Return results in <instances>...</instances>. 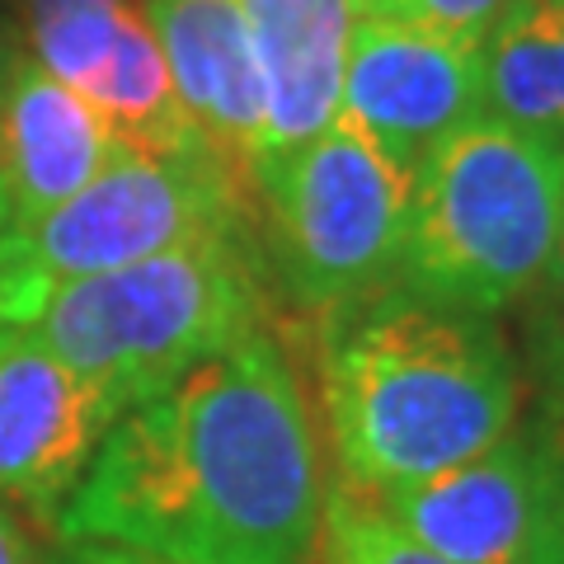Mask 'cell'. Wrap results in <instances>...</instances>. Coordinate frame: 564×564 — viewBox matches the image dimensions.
<instances>
[{
  "label": "cell",
  "instance_id": "obj_21",
  "mask_svg": "<svg viewBox=\"0 0 564 564\" xmlns=\"http://www.w3.org/2000/svg\"><path fill=\"white\" fill-rule=\"evenodd\" d=\"M0 564H39V555H33V545L24 536V527L14 522L6 508H0Z\"/></svg>",
  "mask_w": 564,
  "mask_h": 564
},
{
  "label": "cell",
  "instance_id": "obj_25",
  "mask_svg": "<svg viewBox=\"0 0 564 564\" xmlns=\"http://www.w3.org/2000/svg\"><path fill=\"white\" fill-rule=\"evenodd\" d=\"M10 70V66H6ZM6 70H0V95H6Z\"/></svg>",
  "mask_w": 564,
  "mask_h": 564
},
{
  "label": "cell",
  "instance_id": "obj_20",
  "mask_svg": "<svg viewBox=\"0 0 564 564\" xmlns=\"http://www.w3.org/2000/svg\"><path fill=\"white\" fill-rule=\"evenodd\" d=\"M52 564H180V560H161V555L128 551V545H104V541H66V551Z\"/></svg>",
  "mask_w": 564,
  "mask_h": 564
},
{
  "label": "cell",
  "instance_id": "obj_11",
  "mask_svg": "<svg viewBox=\"0 0 564 564\" xmlns=\"http://www.w3.org/2000/svg\"><path fill=\"white\" fill-rule=\"evenodd\" d=\"M118 137L80 90L20 52L0 95V193L24 226L95 180L113 161Z\"/></svg>",
  "mask_w": 564,
  "mask_h": 564
},
{
  "label": "cell",
  "instance_id": "obj_22",
  "mask_svg": "<svg viewBox=\"0 0 564 564\" xmlns=\"http://www.w3.org/2000/svg\"><path fill=\"white\" fill-rule=\"evenodd\" d=\"M29 6V24L47 20V14H62V10H80V6H118V0H24Z\"/></svg>",
  "mask_w": 564,
  "mask_h": 564
},
{
  "label": "cell",
  "instance_id": "obj_8",
  "mask_svg": "<svg viewBox=\"0 0 564 564\" xmlns=\"http://www.w3.org/2000/svg\"><path fill=\"white\" fill-rule=\"evenodd\" d=\"M118 404L52 352L39 329H0V494L57 522Z\"/></svg>",
  "mask_w": 564,
  "mask_h": 564
},
{
  "label": "cell",
  "instance_id": "obj_24",
  "mask_svg": "<svg viewBox=\"0 0 564 564\" xmlns=\"http://www.w3.org/2000/svg\"><path fill=\"white\" fill-rule=\"evenodd\" d=\"M352 14H400V0H348Z\"/></svg>",
  "mask_w": 564,
  "mask_h": 564
},
{
  "label": "cell",
  "instance_id": "obj_12",
  "mask_svg": "<svg viewBox=\"0 0 564 564\" xmlns=\"http://www.w3.org/2000/svg\"><path fill=\"white\" fill-rule=\"evenodd\" d=\"M263 80V161L325 132L339 113L352 43L348 0H236ZM259 170V165H254Z\"/></svg>",
  "mask_w": 564,
  "mask_h": 564
},
{
  "label": "cell",
  "instance_id": "obj_3",
  "mask_svg": "<svg viewBox=\"0 0 564 564\" xmlns=\"http://www.w3.org/2000/svg\"><path fill=\"white\" fill-rule=\"evenodd\" d=\"M254 231H217L52 288L39 339L122 414L269 321Z\"/></svg>",
  "mask_w": 564,
  "mask_h": 564
},
{
  "label": "cell",
  "instance_id": "obj_10",
  "mask_svg": "<svg viewBox=\"0 0 564 564\" xmlns=\"http://www.w3.org/2000/svg\"><path fill=\"white\" fill-rule=\"evenodd\" d=\"M180 104L212 151L254 188L263 161V80L236 0H141Z\"/></svg>",
  "mask_w": 564,
  "mask_h": 564
},
{
  "label": "cell",
  "instance_id": "obj_7",
  "mask_svg": "<svg viewBox=\"0 0 564 564\" xmlns=\"http://www.w3.org/2000/svg\"><path fill=\"white\" fill-rule=\"evenodd\" d=\"M339 113L414 180L437 141L485 113V47L400 14H358Z\"/></svg>",
  "mask_w": 564,
  "mask_h": 564
},
{
  "label": "cell",
  "instance_id": "obj_14",
  "mask_svg": "<svg viewBox=\"0 0 564 564\" xmlns=\"http://www.w3.org/2000/svg\"><path fill=\"white\" fill-rule=\"evenodd\" d=\"M321 564H447L419 545L377 503V494L339 480L321 518Z\"/></svg>",
  "mask_w": 564,
  "mask_h": 564
},
{
  "label": "cell",
  "instance_id": "obj_17",
  "mask_svg": "<svg viewBox=\"0 0 564 564\" xmlns=\"http://www.w3.org/2000/svg\"><path fill=\"white\" fill-rule=\"evenodd\" d=\"M522 348L541 391H564V236L541 282L522 296Z\"/></svg>",
  "mask_w": 564,
  "mask_h": 564
},
{
  "label": "cell",
  "instance_id": "obj_15",
  "mask_svg": "<svg viewBox=\"0 0 564 564\" xmlns=\"http://www.w3.org/2000/svg\"><path fill=\"white\" fill-rule=\"evenodd\" d=\"M128 0L118 6H80V10H62L47 20L29 24L33 33V62L52 70L57 80H66L70 90H85L95 80V70L109 62V52L118 43V24Z\"/></svg>",
  "mask_w": 564,
  "mask_h": 564
},
{
  "label": "cell",
  "instance_id": "obj_18",
  "mask_svg": "<svg viewBox=\"0 0 564 564\" xmlns=\"http://www.w3.org/2000/svg\"><path fill=\"white\" fill-rule=\"evenodd\" d=\"M52 296V278L39 269L29 245V226L14 217L0 193V329L33 325Z\"/></svg>",
  "mask_w": 564,
  "mask_h": 564
},
{
  "label": "cell",
  "instance_id": "obj_23",
  "mask_svg": "<svg viewBox=\"0 0 564 564\" xmlns=\"http://www.w3.org/2000/svg\"><path fill=\"white\" fill-rule=\"evenodd\" d=\"M20 29H14V20H10V10L0 6V70H6L14 57H20Z\"/></svg>",
  "mask_w": 564,
  "mask_h": 564
},
{
  "label": "cell",
  "instance_id": "obj_6",
  "mask_svg": "<svg viewBox=\"0 0 564 564\" xmlns=\"http://www.w3.org/2000/svg\"><path fill=\"white\" fill-rule=\"evenodd\" d=\"M254 217V188L207 141L184 151L118 147L76 198L29 226V245L52 288L165 254L174 245L236 231Z\"/></svg>",
  "mask_w": 564,
  "mask_h": 564
},
{
  "label": "cell",
  "instance_id": "obj_4",
  "mask_svg": "<svg viewBox=\"0 0 564 564\" xmlns=\"http://www.w3.org/2000/svg\"><path fill=\"white\" fill-rule=\"evenodd\" d=\"M564 236V151L480 113L410 184L395 282L470 315L522 306Z\"/></svg>",
  "mask_w": 564,
  "mask_h": 564
},
{
  "label": "cell",
  "instance_id": "obj_19",
  "mask_svg": "<svg viewBox=\"0 0 564 564\" xmlns=\"http://www.w3.org/2000/svg\"><path fill=\"white\" fill-rule=\"evenodd\" d=\"M522 0H400V20H414L433 33H447L456 43L485 47L508 14Z\"/></svg>",
  "mask_w": 564,
  "mask_h": 564
},
{
  "label": "cell",
  "instance_id": "obj_16",
  "mask_svg": "<svg viewBox=\"0 0 564 564\" xmlns=\"http://www.w3.org/2000/svg\"><path fill=\"white\" fill-rule=\"evenodd\" d=\"M522 429L532 437V452L541 466L532 564H564V391H545Z\"/></svg>",
  "mask_w": 564,
  "mask_h": 564
},
{
  "label": "cell",
  "instance_id": "obj_13",
  "mask_svg": "<svg viewBox=\"0 0 564 564\" xmlns=\"http://www.w3.org/2000/svg\"><path fill=\"white\" fill-rule=\"evenodd\" d=\"M109 122V132L118 137V147L137 151H184L193 141H203L193 132V122L174 90V76L165 66V52L155 43V33L147 24L141 6L122 10L118 43L109 52V62L95 70V80L80 90Z\"/></svg>",
  "mask_w": 564,
  "mask_h": 564
},
{
  "label": "cell",
  "instance_id": "obj_2",
  "mask_svg": "<svg viewBox=\"0 0 564 564\" xmlns=\"http://www.w3.org/2000/svg\"><path fill=\"white\" fill-rule=\"evenodd\" d=\"M321 400L339 480L391 494L513 433L522 372L489 315L386 282L325 311Z\"/></svg>",
  "mask_w": 564,
  "mask_h": 564
},
{
  "label": "cell",
  "instance_id": "obj_5",
  "mask_svg": "<svg viewBox=\"0 0 564 564\" xmlns=\"http://www.w3.org/2000/svg\"><path fill=\"white\" fill-rule=\"evenodd\" d=\"M410 184L344 113L302 147L259 161L254 207L282 292L306 311H334L395 282Z\"/></svg>",
  "mask_w": 564,
  "mask_h": 564
},
{
  "label": "cell",
  "instance_id": "obj_1",
  "mask_svg": "<svg viewBox=\"0 0 564 564\" xmlns=\"http://www.w3.org/2000/svg\"><path fill=\"white\" fill-rule=\"evenodd\" d=\"M52 527L180 564H311L321 452L282 344L254 329L118 414Z\"/></svg>",
  "mask_w": 564,
  "mask_h": 564
},
{
  "label": "cell",
  "instance_id": "obj_9",
  "mask_svg": "<svg viewBox=\"0 0 564 564\" xmlns=\"http://www.w3.org/2000/svg\"><path fill=\"white\" fill-rule=\"evenodd\" d=\"M381 508L447 564H532L541 508L532 437L518 423L470 462L381 494Z\"/></svg>",
  "mask_w": 564,
  "mask_h": 564
}]
</instances>
